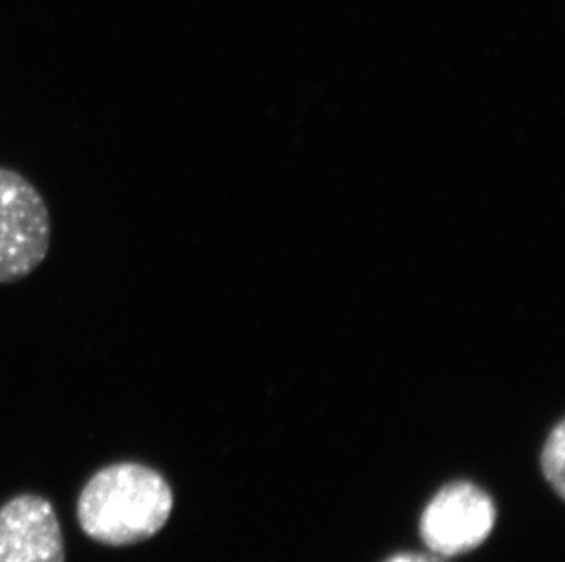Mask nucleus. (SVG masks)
I'll return each instance as SVG.
<instances>
[{
	"label": "nucleus",
	"mask_w": 565,
	"mask_h": 562,
	"mask_svg": "<svg viewBox=\"0 0 565 562\" xmlns=\"http://www.w3.org/2000/svg\"><path fill=\"white\" fill-rule=\"evenodd\" d=\"M171 484L152 467L121 462L103 467L88 480L77 502L86 536L107 547L149 541L171 519Z\"/></svg>",
	"instance_id": "nucleus-1"
},
{
	"label": "nucleus",
	"mask_w": 565,
	"mask_h": 562,
	"mask_svg": "<svg viewBox=\"0 0 565 562\" xmlns=\"http://www.w3.org/2000/svg\"><path fill=\"white\" fill-rule=\"evenodd\" d=\"M50 244L52 219L43 194L24 175L0 166V283L38 271Z\"/></svg>",
	"instance_id": "nucleus-2"
},
{
	"label": "nucleus",
	"mask_w": 565,
	"mask_h": 562,
	"mask_svg": "<svg viewBox=\"0 0 565 562\" xmlns=\"http://www.w3.org/2000/svg\"><path fill=\"white\" fill-rule=\"evenodd\" d=\"M497 517V505L486 489L458 480L443 486L423 509L419 536L428 552L456 558L480 548L491 537Z\"/></svg>",
	"instance_id": "nucleus-3"
},
{
	"label": "nucleus",
	"mask_w": 565,
	"mask_h": 562,
	"mask_svg": "<svg viewBox=\"0 0 565 562\" xmlns=\"http://www.w3.org/2000/svg\"><path fill=\"white\" fill-rule=\"evenodd\" d=\"M63 531L54 506L21 495L0 508V562H64Z\"/></svg>",
	"instance_id": "nucleus-4"
},
{
	"label": "nucleus",
	"mask_w": 565,
	"mask_h": 562,
	"mask_svg": "<svg viewBox=\"0 0 565 562\" xmlns=\"http://www.w3.org/2000/svg\"><path fill=\"white\" fill-rule=\"evenodd\" d=\"M542 473L545 480L555 489L556 495L564 499L565 497V424L561 420L555 430L551 431L544 450H542Z\"/></svg>",
	"instance_id": "nucleus-5"
},
{
	"label": "nucleus",
	"mask_w": 565,
	"mask_h": 562,
	"mask_svg": "<svg viewBox=\"0 0 565 562\" xmlns=\"http://www.w3.org/2000/svg\"><path fill=\"white\" fill-rule=\"evenodd\" d=\"M383 562H447L439 555L434 553H419V552H399L384 559Z\"/></svg>",
	"instance_id": "nucleus-6"
}]
</instances>
